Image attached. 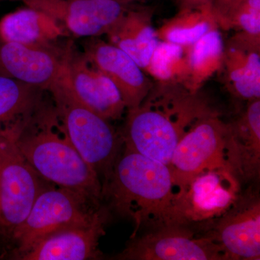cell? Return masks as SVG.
<instances>
[{
    "mask_svg": "<svg viewBox=\"0 0 260 260\" xmlns=\"http://www.w3.org/2000/svg\"><path fill=\"white\" fill-rule=\"evenodd\" d=\"M217 112L200 93L157 81L143 102L127 111L123 147L169 166L181 138L197 121Z\"/></svg>",
    "mask_w": 260,
    "mask_h": 260,
    "instance_id": "obj_1",
    "label": "cell"
},
{
    "mask_svg": "<svg viewBox=\"0 0 260 260\" xmlns=\"http://www.w3.org/2000/svg\"><path fill=\"white\" fill-rule=\"evenodd\" d=\"M51 100L48 102L44 95L19 133L17 146L43 179L101 207L104 198L102 181L72 144Z\"/></svg>",
    "mask_w": 260,
    "mask_h": 260,
    "instance_id": "obj_2",
    "label": "cell"
},
{
    "mask_svg": "<svg viewBox=\"0 0 260 260\" xmlns=\"http://www.w3.org/2000/svg\"><path fill=\"white\" fill-rule=\"evenodd\" d=\"M177 193L169 166L124 148L104 197L118 213L133 220L132 239L143 228L152 231L175 225Z\"/></svg>",
    "mask_w": 260,
    "mask_h": 260,
    "instance_id": "obj_3",
    "label": "cell"
},
{
    "mask_svg": "<svg viewBox=\"0 0 260 260\" xmlns=\"http://www.w3.org/2000/svg\"><path fill=\"white\" fill-rule=\"evenodd\" d=\"M47 91L72 144L97 173L104 193L123 148L121 134L109 121L90 110L77 98L70 85L67 66Z\"/></svg>",
    "mask_w": 260,
    "mask_h": 260,
    "instance_id": "obj_4",
    "label": "cell"
},
{
    "mask_svg": "<svg viewBox=\"0 0 260 260\" xmlns=\"http://www.w3.org/2000/svg\"><path fill=\"white\" fill-rule=\"evenodd\" d=\"M104 211L74 191L59 186L45 188L26 218L13 230L20 255L51 234L91 223Z\"/></svg>",
    "mask_w": 260,
    "mask_h": 260,
    "instance_id": "obj_5",
    "label": "cell"
},
{
    "mask_svg": "<svg viewBox=\"0 0 260 260\" xmlns=\"http://www.w3.org/2000/svg\"><path fill=\"white\" fill-rule=\"evenodd\" d=\"M242 183L229 168L208 169L197 174L175 201V225L196 229L213 221L234 205Z\"/></svg>",
    "mask_w": 260,
    "mask_h": 260,
    "instance_id": "obj_6",
    "label": "cell"
},
{
    "mask_svg": "<svg viewBox=\"0 0 260 260\" xmlns=\"http://www.w3.org/2000/svg\"><path fill=\"white\" fill-rule=\"evenodd\" d=\"M20 132H0V223L12 231L26 218L39 193L42 178L23 156L16 144Z\"/></svg>",
    "mask_w": 260,
    "mask_h": 260,
    "instance_id": "obj_7",
    "label": "cell"
},
{
    "mask_svg": "<svg viewBox=\"0 0 260 260\" xmlns=\"http://www.w3.org/2000/svg\"><path fill=\"white\" fill-rule=\"evenodd\" d=\"M229 124L218 112L199 119L178 143L169 167L178 191L203 171L228 167L225 142Z\"/></svg>",
    "mask_w": 260,
    "mask_h": 260,
    "instance_id": "obj_8",
    "label": "cell"
},
{
    "mask_svg": "<svg viewBox=\"0 0 260 260\" xmlns=\"http://www.w3.org/2000/svg\"><path fill=\"white\" fill-rule=\"evenodd\" d=\"M121 260H229L218 243L186 225H167L132 238Z\"/></svg>",
    "mask_w": 260,
    "mask_h": 260,
    "instance_id": "obj_9",
    "label": "cell"
},
{
    "mask_svg": "<svg viewBox=\"0 0 260 260\" xmlns=\"http://www.w3.org/2000/svg\"><path fill=\"white\" fill-rule=\"evenodd\" d=\"M196 229L220 244L229 260H259V194L251 189L241 192L223 215Z\"/></svg>",
    "mask_w": 260,
    "mask_h": 260,
    "instance_id": "obj_10",
    "label": "cell"
},
{
    "mask_svg": "<svg viewBox=\"0 0 260 260\" xmlns=\"http://www.w3.org/2000/svg\"><path fill=\"white\" fill-rule=\"evenodd\" d=\"M44 12L69 35L77 38L106 35L128 10L123 0H22Z\"/></svg>",
    "mask_w": 260,
    "mask_h": 260,
    "instance_id": "obj_11",
    "label": "cell"
},
{
    "mask_svg": "<svg viewBox=\"0 0 260 260\" xmlns=\"http://www.w3.org/2000/svg\"><path fill=\"white\" fill-rule=\"evenodd\" d=\"M70 42L48 45L0 43V75L47 90L64 73Z\"/></svg>",
    "mask_w": 260,
    "mask_h": 260,
    "instance_id": "obj_12",
    "label": "cell"
},
{
    "mask_svg": "<svg viewBox=\"0 0 260 260\" xmlns=\"http://www.w3.org/2000/svg\"><path fill=\"white\" fill-rule=\"evenodd\" d=\"M66 66L72 89L84 105L108 121L120 119L126 108L116 85L71 42Z\"/></svg>",
    "mask_w": 260,
    "mask_h": 260,
    "instance_id": "obj_13",
    "label": "cell"
},
{
    "mask_svg": "<svg viewBox=\"0 0 260 260\" xmlns=\"http://www.w3.org/2000/svg\"><path fill=\"white\" fill-rule=\"evenodd\" d=\"M82 51L116 85L126 110L138 107L153 87V82L138 64L110 43L99 37L86 38Z\"/></svg>",
    "mask_w": 260,
    "mask_h": 260,
    "instance_id": "obj_14",
    "label": "cell"
},
{
    "mask_svg": "<svg viewBox=\"0 0 260 260\" xmlns=\"http://www.w3.org/2000/svg\"><path fill=\"white\" fill-rule=\"evenodd\" d=\"M229 124L225 142L227 165L241 183L260 176V99L249 101L240 115Z\"/></svg>",
    "mask_w": 260,
    "mask_h": 260,
    "instance_id": "obj_15",
    "label": "cell"
},
{
    "mask_svg": "<svg viewBox=\"0 0 260 260\" xmlns=\"http://www.w3.org/2000/svg\"><path fill=\"white\" fill-rule=\"evenodd\" d=\"M220 71L234 96L247 102L260 99V37L237 32L231 38Z\"/></svg>",
    "mask_w": 260,
    "mask_h": 260,
    "instance_id": "obj_16",
    "label": "cell"
},
{
    "mask_svg": "<svg viewBox=\"0 0 260 260\" xmlns=\"http://www.w3.org/2000/svg\"><path fill=\"white\" fill-rule=\"evenodd\" d=\"M107 216L104 211L86 225L70 228L51 234L31 249L20 254V260H85L101 257L99 240L105 234Z\"/></svg>",
    "mask_w": 260,
    "mask_h": 260,
    "instance_id": "obj_17",
    "label": "cell"
},
{
    "mask_svg": "<svg viewBox=\"0 0 260 260\" xmlns=\"http://www.w3.org/2000/svg\"><path fill=\"white\" fill-rule=\"evenodd\" d=\"M152 18L153 11L148 8L128 9L106 34L108 42L124 51L144 72L159 42Z\"/></svg>",
    "mask_w": 260,
    "mask_h": 260,
    "instance_id": "obj_18",
    "label": "cell"
},
{
    "mask_svg": "<svg viewBox=\"0 0 260 260\" xmlns=\"http://www.w3.org/2000/svg\"><path fill=\"white\" fill-rule=\"evenodd\" d=\"M68 36L54 18L28 7L9 13L0 20V39L3 42L48 45L60 43Z\"/></svg>",
    "mask_w": 260,
    "mask_h": 260,
    "instance_id": "obj_19",
    "label": "cell"
},
{
    "mask_svg": "<svg viewBox=\"0 0 260 260\" xmlns=\"http://www.w3.org/2000/svg\"><path fill=\"white\" fill-rule=\"evenodd\" d=\"M224 47L223 37L216 28L187 47L188 72L184 86L191 93L200 92L205 82L220 71Z\"/></svg>",
    "mask_w": 260,
    "mask_h": 260,
    "instance_id": "obj_20",
    "label": "cell"
},
{
    "mask_svg": "<svg viewBox=\"0 0 260 260\" xmlns=\"http://www.w3.org/2000/svg\"><path fill=\"white\" fill-rule=\"evenodd\" d=\"M46 92L0 75V130L25 124Z\"/></svg>",
    "mask_w": 260,
    "mask_h": 260,
    "instance_id": "obj_21",
    "label": "cell"
},
{
    "mask_svg": "<svg viewBox=\"0 0 260 260\" xmlns=\"http://www.w3.org/2000/svg\"><path fill=\"white\" fill-rule=\"evenodd\" d=\"M219 28L211 4L179 10L157 30L159 41L189 47L207 32Z\"/></svg>",
    "mask_w": 260,
    "mask_h": 260,
    "instance_id": "obj_22",
    "label": "cell"
},
{
    "mask_svg": "<svg viewBox=\"0 0 260 260\" xmlns=\"http://www.w3.org/2000/svg\"><path fill=\"white\" fill-rule=\"evenodd\" d=\"M187 47L159 41L145 73L158 82L184 85L188 72Z\"/></svg>",
    "mask_w": 260,
    "mask_h": 260,
    "instance_id": "obj_23",
    "label": "cell"
},
{
    "mask_svg": "<svg viewBox=\"0 0 260 260\" xmlns=\"http://www.w3.org/2000/svg\"><path fill=\"white\" fill-rule=\"evenodd\" d=\"M217 23L224 30L260 37V0H239Z\"/></svg>",
    "mask_w": 260,
    "mask_h": 260,
    "instance_id": "obj_24",
    "label": "cell"
},
{
    "mask_svg": "<svg viewBox=\"0 0 260 260\" xmlns=\"http://www.w3.org/2000/svg\"><path fill=\"white\" fill-rule=\"evenodd\" d=\"M239 1V0H213L211 5L216 21L226 14Z\"/></svg>",
    "mask_w": 260,
    "mask_h": 260,
    "instance_id": "obj_25",
    "label": "cell"
},
{
    "mask_svg": "<svg viewBox=\"0 0 260 260\" xmlns=\"http://www.w3.org/2000/svg\"><path fill=\"white\" fill-rule=\"evenodd\" d=\"M213 0H177L179 10L192 9L211 4Z\"/></svg>",
    "mask_w": 260,
    "mask_h": 260,
    "instance_id": "obj_26",
    "label": "cell"
},
{
    "mask_svg": "<svg viewBox=\"0 0 260 260\" xmlns=\"http://www.w3.org/2000/svg\"><path fill=\"white\" fill-rule=\"evenodd\" d=\"M123 1H125V2H130V1H133V0H123Z\"/></svg>",
    "mask_w": 260,
    "mask_h": 260,
    "instance_id": "obj_27",
    "label": "cell"
},
{
    "mask_svg": "<svg viewBox=\"0 0 260 260\" xmlns=\"http://www.w3.org/2000/svg\"><path fill=\"white\" fill-rule=\"evenodd\" d=\"M8 1H15V0H8Z\"/></svg>",
    "mask_w": 260,
    "mask_h": 260,
    "instance_id": "obj_28",
    "label": "cell"
}]
</instances>
